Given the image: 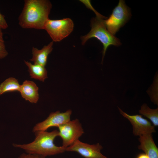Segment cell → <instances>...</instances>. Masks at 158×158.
I'll return each instance as SVG.
<instances>
[{
	"instance_id": "obj_7",
	"label": "cell",
	"mask_w": 158,
	"mask_h": 158,
	"mask_svg": "<svg viewBox=\"0 0 158 158\" xmlns=\"http://www.w3.org/2000/svg\"><path fill=\"white\" fill-rule=\"evenodd\" d=\"M120 113L130 121L132 125L133 133L135 136H140L155 132L154 126L150 122L142 117L141 115H130L124 112L118 107Z\"/></svg>"
},
{
	"instance_id": "obj_8",
	"label": "cell",
	"mask_w": 158,
	"mask_h": 158,
	"mask_svg": "<svg viewBox=\"0 0 158 158\" xmlns=\"http://www.w3.org/2000/svg\"><path fill=\"white\" fill-rule=\"evenodd\" d=\"M72 111L69 109L65 112L59 111L51 112L49 116L43 121L36 124L33 129L34 132L45 131L50 127H58L70 121Z\"/></svg>"
},
{
	"instance_id": "obj_2",
	"label": "cell",
	"mask_w": 158,
	"mask_h": 158,
	"mask_svg": "<svg viewBox=\"0 0 158 158\" xmlns=\"http://www.w3.org/2000/svg\"><path fill=\"white\" fill-rule=\"evenodd\" d=\"M59 135V131L55 130L51 132L40 131L35 132V138L32 142L27 144H13L14 146L25 150L28 154L45 157L62 153L66 148L57 146L54 143L55 138Z\"/></svg>"
},
{
	"instance_id": "obj_15",
	"label": "cell",
	"mask_w": 158,
	"mask_h": 158,
	"mask_svg": "<svg viewBox=\"0 0 158 158\" xmlns=\"http://www.w3.org/2000/svg\"><path fill=\"white\" fill-rule=\"evenodd\" d=\"M140 114L149 119L154 126H158V108L152 109L150 108L146 104H144L139 110Z\"/></svg>"
},
{
	"instance_id": "obj_17",
	"label": "cell",
	"mask_w": 158,
	"mask_h": 158,
	"mask_svg": "<svg viewBox=\"0 0 158 158\" xmlns=\"http://www.w3.org/2000/svg\"><path fill=\"white\" fill-rule=\"evenodd\" d=\"M80 1L84 4L85 5L89 8L92 10L95 14L96 17L102 19H107V18L101 15L98 12L92 7L91 5L90 2L89 0H80Z\"/></svg>"
},
{
	"instance_id": "obj_10",
	"label": "cell",
	"mask_w": 158,
	"mask_h": 158,
	"mask_svg": "<svg viewBox=\"0 0 158 158\" xmlns=\"http://www.w3.org/2000/svg\"><path fill=\"white\" fill-rule=\"evenodd\" d=\"M140 145L138 148L143 151L149 158H158V148L155 144L152 133L139 136Z\"/></svg>"
},
{
	"instance_id": "obj_18",
	"label": "cell",
	"mask_w": 158,
	"mask_h": 158,
	"mask_svg": "<svg viewBox=\"0 0 158 158\" xmlns=\"http://www.w3.org/2000/svg\"><path fill=\"white\" fill-rule=\"evenodd\" d=\"M0 27L3 29H5L8 28V24L4 16L0 12Z\"/></svg>"
},
{
	"instance_id": "obj_9",
	"label": "cell",
	"mask_w": 158,
	"mask_h": 158,
	"mask_svg": "<svg viewBox=\"0 0 158 158\" xmlns=\"http://www.w3.org/2000/svg\"><path fill=\"white\" fill-rule=\"evenodd\" d=\"M102 148L99 143L90 145L78 140L67 147L66 151L77 152L85 158H108L101 153Z\"/></svg>"
},
{
	"instance_id": "obj_1",
	"label": "cell",
	"mask_w": 158,
	"mask_h": 158,
	"mask_svg": "<svg viewBox=\"0 0 158 158\" xmlns=\"http://www.w3.org/2000/svg\"><path fill=\"white\" fill-rule=\"evenodd\" d=\"M23 8L18 17V24L23 28L44 29L49 19L52 8L48 0H25Z\"/></svg>"
},
{
	"instance_id": "obj_14",
	"label": "cell",
	"mask_w": 158,
	"mask_h": 158,
	"mask_svg": "<svg viewBox=\"0 0 158 158\" xmlns=\"http://www.w3.org/2000/svg\"><path fill=\"white\" fill-rule=\"evenodd\" d=\"M21 85L18 80L13 77L6 79L0 85V95L8 92L19 91Z\"/></svg>"
},
{
	"instance_id": "obj_3",
	"label": "cell",
	"mask_w": 158,
	"mask_h": 158,
	"mask_svg": "<svg viewBox=\"0 0 158 158\" xmlns=\"http://www.w3.org/2000/svg\"><path fill=\"white\" fill-rule=\"evenodd\" d=\"M91 28L87 35L81 37L82 44H84L89 39L92 37L97 39L102 44V62L106 50L110 45L120 46L121 44L119 39L112 35L107 29L104 23V19L96 17L91 20Z\"/></svg>"
},
{
	"instance_id": "obj_4",
	"label": "cell",
	"mask_w": 158,
	"mask_h": 158,
	"mask_svg": "<svg viewBox=\"0 0 158 158\" xmlns=\"http://www.w3.org/2000/svg\"><path fill=\"white\" fill-rule=\"evenodd\" d=\"M131 16L130 8L126 6L124 1L120 0L109 18L104 20V25L109 32L114 36Z\"/></svg>"
},
{
	"instance_id": "obj_16",
	"label": "cell",
	"mask_w": 158,
	"mask_h": 158,
	"mask_svg": "<svg viewBox=\"0 0 158 158\" xmlns=\"http://www.w3.org/2000/svg\"><path fill=\"white\" fill-rule=\"evenodd\" d=\"M2 29L0 27V59L4 58L8 54L5 44Z\"/></svg>"
},
{
	"instance_id": "obj_12",
	"label": "cell",
	"mask_w": 158,
	"mask_h": 158,
	"mask_svg": "<svg viewBox=\"0 0 158 158\" xmlns=\"http://www.w3.org/2000/svg\"><path fill=\"white\" fill-rule=\"evenodd\" d=\"M53 42H50L48 45L44 46L41 49L33 47L32 49V58L30 60L34 64L45 66L46 65L49 55L53 49Z\"/></svg>"
},
{
	"instance_id": "obj_20",
	"label": "cell",
	"mask_w": 158,
	"mask_h": 158,
	"mask_svg": "<svg viewBox=\"0 0 158 158\" xmlns=\"http://www.w3.org/2000/svg\"><path fill=\"white\" fill-rule=\"evenodd\" d=\"M136 158H149L148 156L144 153H141L139 154Z\"/></svg>"
},
{
	"instance_id": "obj_13",
	"label": "cell",
	"mask_w": 158,
	"mask_h": 158,
	"mask_svg": "<svg viewBox=\"0 0 158 158\" xmlns=\"http://www.w3.org/2000/svg\"><path fill=\"white\" fill-rule=\"evenodd\" d=\"M24 61L28 67V71L31 78L43 82L47 78V71L45 66L37 64H32L26 61Z\"/></svg>"
},
{
	"instance_id": "obj_19",
	"label": "cell",
	"mask_w": 158,
	"mask_h": 158,
	"mask_svg": "<svg viewBox=\"0 0 158 158\" xmlns=\"http://www.w3.org/2000/svg\"><path fill=\"white\" fill-rule=\"evenodd\" d=\"M18 158H46L45 157L41 155L31 154H21Z\"/></svg>"
},
{
	"instance_id": "obj_11",
	"label": "cell",
	"mask_w": 158,
	"mask_h": 158,
	"mask_svg": "<svg viewBox=\"0 0 158 158\" xmlns=\"http://www.w3.org/2000/svg\"><path fill=\"white\" fill-rule=\"evenodd\" d=\"M39 88L33 81L25 80L21 85L19 92L26 101L36 103L39 99Z\"/></svg>"
},
{
	"instance_id": "obj_5",
	"label": "cell",
	"mask_w": 158,
	"mask_h": 158,
	"mask_svg": "<svg viewBox=\"0 0 158 158\" xmlns=\"http://www.w3.org/2000/svg\"><path fill=\"white\" fill-rule=\"evenodd\" d=\"M74 24L69 18L60 20H51L46 21L44 29L45 30L53 42H59L68 36L72 32Z\"/></svg>"
},
{
	"instance_id": "obj_6",
	"label": "cell",
	"mask_w": 158,
	"mask_h": 158,
	"mask_svg": "<svg viewBox=\"0 0 158 158\" xmlns=\"http://www.w3.org/2000/svg\"><path fill=\"white\" fill-rule=\"evenodd\" d=\"M59 135L62 139V146L66 148L79 140L84 133L81 124L78 119L70 121L58 127Z\"/></svg>"
}]
</instances>
